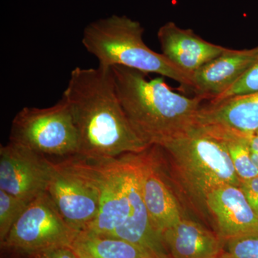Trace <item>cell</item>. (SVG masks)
<instances>
[{"label": "cell", "instance_id": "21", "mask_svg": "<svg viewBox=\"0 0 258 258\" xmlns=\"http://www.w3.org/2000/svg\"><path fill=\"white\" fill-rule=\"evenodd\" d=\"M42 258H79V254L73 246L58 247L45 252L39 256Z\"/></svg>", "mask_w": 258, "mask_h": 258}, {"label": "cell", "instance_id": "19", "mask_svg": "<svg viewBox=\"0 0 258 258\" xmlns=\"http://www.w3.org/2000/svg\"><path fill=\"white\" fill-rule=\"evenodd\" d=\"M223 240V249L218 258H258V234Z\"/></svg>", "mask_w": 258, "mask_h": 258}, {"label": "cell", "instance_id": "8", "mask_svg": "<svg viewBox=\"0 0 258 258\" xmlns=\"http://www.w3.org/2000/svg\"><path fill=\"white\" fill-rule=\"evenodd\" d=\"M47 192L64 221L76 232L86 230L96 218L99 191L76 155L53 162Z\"/></svg>", "mask_w": 258, "mask_h": 258}, {"label": "cell", "instance_id": "20", "mask_svg": "<svg viewBox=\"0 0 258 258\" xmlns=\"http://www.w3.org/2000/svg\"><path fill=\"white\" fill-rule=\"evenodd\" d=\"M255 92H258V60L233 86L212 101H220Z\"/></svg>", "mask_w": 258, "mask_h": 258}, {"label": "cell", "instance_id": "25", "mask_svg": "<svg viewBox=\"0 0 258 258\" xmlns=\"http://www.w3.org/2000/svg\"><path fill=\"white\" fill-rule=\"evenodd\" d=\"M76 252H77L78 254H79V258H91V257H88V256L86 255V254H83V252H80V251L77 250V249H76Z\"/></svg>", "mask_w": 258, "mask_h": 258}, {"label": "cell", "instance_id": "18", "mask_svg": "<svg viewBox=\"0 0 258 258\" xmlns=\"http://www.w3.org/2000/svg\"><path fill=\"white\" fill-rule=\"evenodd\" d=\"M31 203V202H30ZM28 202L0 189V241L6 239L12 227L29 205Z\"/></svg>", "mask_w": 258, "mask_h": 258}, {"label": "cell", "instance_id": "11", "mask_svg": "<svg viewBox=\"0 0 258 258\" xmlns=\"http://www.w3.org/2000/svg\"><path fill=\"white\" fill-rule=\"evenodd\" d=\"M207 209L222 240L258 234V217L240 186L225 184L209 194Z\"/></svg>", "mask_w": 258, "mask_h": 258}, {"label": "cell", "instance_id": "12", "mask_svg": "<svg viewBox=\"0 0 258 258\" xmlns=\"http://www.w3.org/2000/svg\"><path fill=\"white\" fill-rule=\"evenodd\" d=\"M258 60V46L228 49L192 74L191 91L204 101H212L229 89Z\"/></svg>", "mask_w": 258, "mask_h": 258}, {"label": "cell", "instance_id": "27", "mask_svg": "<svg viewBox=\"0 0 258 258\" xmlns=\"http://www.w3.org/2000/svg\"><path fill=\"white\" fill-rule=\"evenodd\" d=\"M256 134V135H257V136H258V131H257V132H256V134Z\"/></svg>", "mask_w": 258, "mask_h": 258}, {"label": "cell", "instance_id": "24", "mask_svg": "<svg viewBox=\"0 0 258 258\" xmlns=\"http://www.w3.org/2000/svg\"><path fill=\"white\" fill-rule=\"evenodd\" d=\"M251 159L254 165L258 168V154L257 153L251 152Z\"/></svg>", "mask_w": 258, "mask_h": 258}, {"label": "cell", "instance_id": "3", "mask_svg": "<svg viewBox=\"0 0 258 258\" xmlns=\"http://www.w3.org/2000/svg\"><path fill=\"white\" fill-rule=\"evenodd\" d=\"M159 146L168 178L183 208L212 225L206 205L209 194L222 185L240 184L225 146L195 125Z\"/></svg>", "mask_w": 258, "mask_h": 258}, {"label": "cell", "instance_id": "14", "mask_svg": "<svg viewBox=\"0 0 258 258\" xmlns=\"http://www.w3.org/2000/svg\"><path fill=\"white\" fill-rule=\"evenodd\" d=\"M195 125H211L254 135L258 131V92L208 101L199 110Z\"/></svg>", "mask_w": 258, "mask_h": 258}, {"label": "cell", "instance_id": "7", "mask_svg": "<svg viewBox=\"0 0 258 258\" xmlns=\"http://www.w3.org/2000/svg\"><path fill=\"white\" fill-rule=\"evenodd\" d=\"M79 233L64 221L46 191L29 203L1 245L40 256L52 249L74 245Z\"/></svg>", "mask_w": 258, "mask_h": 258}, {"label": "cell", "instance_id": "22", "mask_svg": "<svg viewBox=\"0 0 258 258\" xmlns=\"http://www.w3.org/2000/svg\"><path fill=\"white\" fill-rule=\"evenodd\" d=\"M249 147L251 152L258 154V136L256 134L249 136Z\"/></svg>", "mask_w": 258, "mask_h": 258}, {"label": "cell", "instance_id": "5", "mask_svg": "<svg viewBox=\"0 0 258 258\" xmlns=\"http://www.w3.org/2000/svg\"><path fill=\"white\" fill-rule=\"evenodd\" d=\"M144 28L125 15H113L88 24L82 43L98 59L100 66H123L145 74H159L191 91L192 77L158 53L144 41Z\"/></svg>", "mask_w": 258, "mask_h": 258}, {"label": "cell", "instance_id": "23", "mask_svg": "<svg viewBox=\"0 0 258 258\" xmlns=\"http://www.w3.org/2000/svg\"><path fill=\"white\" fill-rule=\"evenodd\" d=\"M249 205H251L254 212H255L256 215H257L258 217V193L256 195V196L254 197L253 200L249 203Z\"/></svg>", "mask_w": 258, "mask_h": 258}, {"label": "cell", "instance_id": "28", "mask_svg": "<svg viewBox=\"0 0 258 258\" xmlns=\"http://www.w3.org/2000/svg\"><path fill=\"white\" fill-rule=\"evenodd\" d=\"M39 258H42L41 257H39Z\"/></svg>", "mask_w": 258, "mask_h": 258}, {"label": "cell", "instance_id": "6", "mask_svg": "<svg viewBox=\"0 0 258 258\" xmlns=\"http://www.w3.org/2000/svg\"><path fill=\"white\" fill-rule=\"evenodd\" d=\"M10 142L44 155L78 154L79 134L66 100L62 96L48 108H23L13 120Z\"/></svg>", "mask_w": 258, "mask_h": 258}, {"label": "cell", "instance_id": "26", "mask_svg": "<svg viewBox=\"0 0 258 258\" xmlns=\"http://www.w3.org/2000/svg\"><path fill=\"white\" fill-rule=\"evenodd\" d=\"M159 258H173V257H171L170 254H165V255L161 256V257H160Z\"/></svg>", "mask_w": 258, "mask_h": 258}, {"label": "cell", "instance_id": "1", "mask_svg": "<svg viewBox=\"0 0 258 258\" xmlns=\"http://www.w3.org/2000/svg\"><path fill=\"white\" fill-rule=\"evenodd\" d=\"M62 96L79 134L77 155L103 160L142 153L151 146L139 137L125 116L111 67L76 68Z\"/></svg>", "mask_w": 258, "mask_h": 258}, {"label": "cell", "instance_id": "15", "mask_svg": "<svg viewBox=\"0 0 258 258\" xmlns=\"http://www.w3.org/2000/svg\"><path fill=\"white\" fill-rule=\"evenodd\" d=\"M163 241L173 258H218L224 240L215 231L187 217L162 233Z\"/></svg>", "mask_w": 258, "mask_h": 258}, {"label": "cell", "instance_id": "13", "mask_svg": "<svg viewBox=\"0 0 258 258\" xmlns=\"http://www.w3.org/2000/svg\"><path fill=\"white\" fill-rule=\"evenodd\" d=\"M163 54L168 60L192 77L194 73L228 50L206 41L191 29L168 22L157 32Z\"/></svg>", "mask_w": 258, "mask_h": 258}, {"label": "cell", "instance_id": "16", "mask_svg": "<svg viewBox=\"0 0 258 258\" xmlns=\"http://www.w3.org/2000/svg\"><path fill=\"white\" fill-rule=\"evenodd\" d=\"M73 247L91 258H159L127 241L83 231Z\"/></svg>", "mask_w": 258, "mask_h": 258}, {"label": "cell", "instance_id": "4", "mask_svg": "<svg viewBox=\"0 0 258 258\" xmlns=\"http://www.w3.org/2000/svg\"><path fill=\"white\" fill-rule=\"evenodd\" d=\"M111 69L125 116L148 145H160L195 126L203 98L174 92L162 78L148 79V74L138 70Z\"/></svg>", "mask_w": 258, "mask_h": 258}, {"label": "cell", "instance_id": "2", "mask_svg": "<svg viewBox=\"0 0 258 258\" xmlns=\"http://www.w3.org/2000/svg\"><path fill=\"white\" fill-rule=\"evenodd\" d=\"M77 159L99 191L98 215L85 231L127 241L157 257L169 254L144 204L142 152L103 160Z\"/></svg>", "mask_w": 258, "mask_h": 258}, {"label": "cell", "instance_id": "10", "mask_svg": "<svg viewBox=\"0 0 258 258\" xmlns=\"http://www.w3.org/2000/svg\"><path fill=\"white\" fill-rule=\"evenodd\" d=\"M142 195L152 227L163 232L186 217L163 162L160 146L153 144L142 152Z\"/></svg>", "mask_w": 258, "mask_h": 258}, {"label": "cell", "instance_id": "17", "mask_svg": "<svg viewBox=\"0 0 258 258\" xmlns=\"http://www.w3.org/2000/svg\"><path fill=\"white\" fill-rule=\"evenodd\" d=\"M212 137L218 139L225 146L236 174L240 181L258 176V168L251 159L249 147V136L232 132L228 129L211 125H195Z\"/></svg>", "mask_w": 258, "mask_h": 258}, {"label": "cell", "instance_id": "9", "mask_svg": "<svg viewBox=\"0 0 258 258\" xmlns=\"http://www.w3.org/2000/svg\"><path fill=\"white\" fill-rule=\"evenodd\" d=\"M53 162L45 155L9 142L0 147V189L30 203L46 192Z\"/></svg>", "mask_w": 258, "mask_h": 258}]
</instances>
